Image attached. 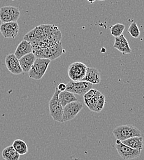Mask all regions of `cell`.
<instances>
[{"instance_id": "1", "label": "cell", "mask_w": 144, "mask_h": 160, "mask_svg": "<svg viewBox=\"0 0 144 160\" xmlns=\"http://www.w3.org/2000/svg\"><path fill=\"white\" fill-rule=\"evenodd\" d=\"M113 134L117 140L121 142L132 137H141L142 132L136 126L131 124L121 125L113 130Z\"/></svg>"}, {"instance_id": "2", "label": "cell", "mask_w": 144, "mask_h": 160, "mask_svg": "<svg viewBox=\"0 0 144 160\" xmlns=\"http://www.w3.org/2000/svg\"><path fill=\"white\" fill-rule=\"evenodd\" d=\"M52 60L48 59L36 58L32 67L29 71L30 78L35 80H40L45 75L49 64Z\"/></svg>"}, {"instance_id": "3", "label": "cell", "mask_w": 144, "mask_h": 160, "mask_svg": "<svg viewBox=\"0 0 144 160\" xmlns=\"http://www.w3.org/2000/svg\"><path fill=\"white\" fill-rule=\"evenodd\" d=\"M60 91L57 88H55V91L53 94L52 98L49 101V107L50 115L53 120L57 122H62V115L63 112V107L58 100V94Z\"/></svg>"}, {"instance_id": "4", "label": "cell", "mask_w": 144, "mask_h": 160, "mask_svg": "<svg viewBox=\"0 0 144 160\" xmlns=\"http://www.w3.org/2000/svg\"><path fill=\"white\" fill-rule=\"evenodd\" d=\"M87 66L81 62H74L69 66L67 73L69 78L74 81H83L87 70Z\"/></svg>"}, {"instance_id": "5", "label": "cell", "mask_w": 144, "mask_h": 160, "mask_svg": "<svg viewBox=\"0 0 144 160\" xmlns=\"http://www.w3.org/2000/svg\"><path fill=\"white\" fill-rule=\"evenodd\" d=\"M20 16L21 11L17 7L8 6L0 8V20L2 23L17 22Z\"/></svg>"}, {"instance_id": "6", "label": "cell", "mask_w": 144, "mask_h": 160, "mask_svg": "<svg viewBox=\"0 0 144 160\" xmlns=\"http://www.w3.org/2000/svg\"><path fill=\"white\" fill-rule=\"evenodd\" d=\"M93 84L85 81H71L66 84V91L74 94L83 96L90 89H92Z\"/></svg>"}, {"instance_id": "7", "label": "cell", "mask_w": 144, "mask_h": 160, "mask_svg": "<svg viewBox=\"0 0 144 160\" xmlns=\"http://www.w3.org/2000/svg\"><path fill=\"white\" fill-rule=\"evenodd\" d=\"M83 105L78 101L66 105L63 107L62 122L73 120L82 110Z\"/></svg>"}, {"instance_id": "8", "label": "cell", "mask_w": 144, "mask_h": 160, "mask_svg": "<svg viewBox=\"0 0 144 160\" xmlns=\"http://www.w3.org/2000/svg\"><path fill=\"white\" fill-rule=\"evenodd\" d=\"M115 148L118 155L124 160H132L139 157L141 152L132 149L123 144L121 141L117 140L115 142Z\"/></svg>"}, {"instance_id": "9", "label": "cell", "mask_w": 144, "mask_h": 160, "mask_svg": "<svg viewBox=\"0 0 144 160\" xmlns=\"http://www.w3.org/2000/svg\"><path fill=\"white\" fill-rule=\"evenodd\" d=\"M19 31V25L17 22L2 23L0 25V32L5 38L14 39Z\"/></svg>"}, {"instance_id": "10", "label": "cell", "mask_w": 144, "mask_h": 160, "mask_svg": "<svg viewBox=\"0 0 144 160\" xmlns=\"http://www.w3.org/2000/svg\"><path fill=\"white\" fill-rule=\"evenodd\" d=\"M5 64L7 70L14 75H20L23 73L19 59L14 54H9L6 57Z\"/></svg>"}, {"instance_id": "11", "label": "cell", "mask_w": 144, "mask_h": 160, "mask_svg": "<svg viewBox=\"0 0 144 160\" xmlns=\"http://www.w3.org/2000/svg\"><path fill=\"white\" fill-rule=\"evenodd\" d=\"M102 93L97 89H91L83 95V100L86 107L92 111L95 103Z\"/></svg>"}, {"instance_id": "12", "label": "cell", "mask_w": 144, "mask_h": 160, "mask_svg": "<svg viewBox=\"0 0 144 160\" xmlns=\"http://www.w3.org/2000/svg\"><path fill=\"white\" fill-rule=\"evenodd\" d=\"M115 38V42L114 44V48L117 49L124 55L131 53V49L129 47L128 41L123 34L119 37Z\"/></svg>"}, {"instance_id": "13", "label": "cell", "mask_w": 144, "mask_h": 160, "mask_svg": "<svg viewBox=\"0 0 144 160\" xmlns=\"http://www.w3.org/2000/svg\"><path fill=\"white\" fill-rule=\"evenodd\" d=\"M33 51V46L30 42H28L26 40H22L18 46L17 47L14 55L16 57L20 59L23 56L32 52Z\"/></svg>"}, {"instance_id": "14", "label": "cell", "mask_w": 144, "mask_h": 160, "mask_svg": "<svg viewBox=\"0 0 144 160\" xmlns=\"http://www.w3.org/2000/svg\"><path fill=\"white\" fill-rule=\"evenodd\" d=\"M83 81H87L91 84H98L101 82V75L100 71L95 68L88 67L85 76Z\"/></svg>"}, {"instance_id": "15", "label": "cell", "mask_w": 144, "mask_h": 160, "mask_svg": "<svg viewBox=\"0 0 144 160\" xmlns=\"http://www.w3.org/2000/svg\"><path fill=\"white\" fill-rule=\"evenodd\" d=\"M36 58L33 52L28 54L19 59L23 72H29Z\"/></svg>"}, {"instance_id": "16", "label": "cell", "mask_w": 144, "mask_h": 160, "mask_svg": "<svg viewBox=\"0 0 144 160\" xmlns=\"http://www.w3.org/2000/svg\"><path fill=\"white\" fill-rule=\"evenodd\" d=\"M122 142L129 147L136 150L140 152L142 150L144 147V139L142 136L132 137L126 140H123Z\"/></svg>"}, {"instance_id": "17", "label": "cell", "mask_w": 144, "mask_h": 160, "mask_svg": "<svg viewBox=\"0 0 144 160\" xmlns=\"http://www.w3.org/2000/svg\"><path fill=\"white\" fill-rule=\"evenodd\" d=\"M49 48L51 60L58 58L64 52V49H63L61 42L50 43Z\"/></svg>"}, {"instance_id": "18", "label": "cell", "mask_w": 144, "mask_h": 160, "mask_svg": "<svg viewBox=\"0 0 144 160\" xmlns=\"http://www.w3.org/2000/svg\"><path fill=\"white\" fill-rule=\"evenodd\" d=\"M58 100L62 104V107H64L70 103L77 101V99L74 94L65 91L60 92L58 94Z\"/></svg>"}, {"instance_id": "19", "label": "cell", "mask_w": 144, "mask_h": 160, "mask_svg": "<svg viewBox=\"0 0 144 160\" xmlns=\"http://www.w3.org/2000/svg\"><path fill=\"white\" fill-rule=\"evenodd\" d=\"M21 155L15 150L12 145L5 148L2 152V157L5 160H19Z\"/></svg>"}, {"instance_id": "20", "label": "cell", "mask_w": 144, "mask_h": 160, "mask_svg": "<svg viewBox=\"0 0 144 160\" xmlns=\"http://www.w3.org/2000/svg\"><path fill=\"white\" fill-rule=\"evenodd\" d=\"M12 146L20 155H23L28 152V145L25 142L21 139L14 140Z\"/></svg>"}, {"instance_id": "21", "label": "cell", "mask_w": 144, "mask_h": 160, "mask_svg": "<svg viewBox=\"0 0 144 160\" xmlns=\"http://www.w3.org/2000/svg\"><path fill=\"white\" fill-rule=\"evenodd\" d=\"M125 28V26L122 23H116L110 27V33L111 35L115 37H119L120 35L123 34L124 30Z\"/></svg>"}, {"instance_id": "22", "label": "cell", "mask_w": 144, "mask_h": 160, "mask_svg": "<svg viewBox=\"0 0 144 160\" xmlns=\"http://www.w3.org/2000/svg\"><path fill=\"white\" fill-rule=\"evenodd\" d=\"M105 103V96L102 94L96 101L92 111L94 112H96V113L101 112L104 108Z\"/></svg>"}, {"instance_id": "23", "label": "cell", "mask_w": 144, "mask_h": 160, "mask_svg": "<svg viewBox=\"0 0 144 160\" xmlns=\"http://www.w3.org/2000/svg\"><path fill=\"white\" fill-rule=\"evenodd\" d=\"M128 32L132 36V37L134 38H137L139 37L141 35L140 30L137 25V23L132 21L128 28Z\"/></svg>"}, {"instance_id": "24", "label": "cell", "mask_w": 144, "mask_h": 160, "mask_svg": "<svg viewBox=\"0 0 144 160\" xmlns=\"http://www.w3.org/2000/svg\"><path fill=\"white\" fill-rule=\"evenodd\" d=\"M58 90L60 91V92H63V91H66V84H64V83H63L61 82L60 83L58 86L57 87Z\"/></svg>"}, {"instance_id": "25", "label": "cell", "mask_w": 144, "mask_h": 160, "mask_svg": "<svg viewBox=\"0 0 144 160\" xmlns=\"http://www.w3.org/2000/svg\"><path fill=\"white\" fill-rule=\"evenodd\" d=\"M89 2H90L91 4H92V3H93L96 0H87Z\"/></svg>"}, {"instance_id": "26", "label": "cell", "mask_w": 144, "mask_h": 160, "mask_svg": "<svg viewBox=\"0 0 144 160\" xmlns=\"http://www.w3.org/2000/svg\"><path fill=\"white\" fill-rule=\"evenodd\" d=\"M98 1H105V0H98Z\"/></svg>"}]
</instances>
